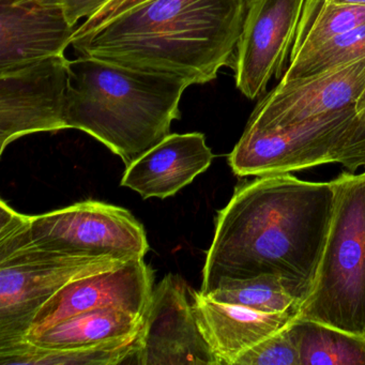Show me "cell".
Returning a JSON list of instances; mask_svg holds the SVG:
<instances>
[{
    "mask_svg": "<svg viewBox=\"0 0 365 365\" xmlns=\"http://www.w3.org/2000/svg\"><path fill=\"white\" fill-rule=\"evenodd\" d=\"M335 189L286 174L239 185L217 212L200 292L260 275H277L303 300L313 289L334 212Z\"/></svg>",
    "mask_w": 365,
    "mask_h": 365,
    "instance_id": "6da1fadb",
    "label": "cell"
},
{
    "mask_svg": "<svg viewBox=\"0 0 365 365\" xmlns=\"http://www.w3.org/2000/svg\"><path fill=\"white\" fill-rule=\"evenodd\" d=\"M247 0H151L87 37L76 54L202 85L234 67Z\"/></svg>",
    "mask_w": 365,
    "mask_h": 365,
    "instance_id": "7a4b0ae2",
    "label": "cell"
},
{
    "mask_svg": "<svg viewBox=\"0 0 365 365\" xmlns=\"http://www.w3.org/2000/svg\"><path fill=\"white\" fill-rule=\"evenodd\" d=\"M67 129L86 132L125 168L170 134L187 81L80 56L70 61Z\"/></svg>",
    "mask_w": 365,
    "mask_h": 365,
    "instance_id": "3957f363",
    "label": "cell"
},
{
    "mask_svg": "<svg viewBox=\"0 0 365 365\" xmlns=\"http://www.w3.org/2000/svg\"><path fill=\"white\" fill-rule=\"evenodd\" d=\"M29 217L0 200V347L23 341L42 305L68 284L130 262L38 249L24 235Z\"/></svg>",
    "mask_w": 365,
    "mask_h": 365,
    "instance_id": "277c9868",
    "label": "cell"
},
{
    "mask_svg": "<svg viewBox=\"0 0 365 365\" xmlns=\"http://www.w3.org/2000/svg\"><path fill=\"white\" fill-rule=\"evenodd\" d=\"M332 181V222L299 317L365 336V172Z\"/></svg>",
    "mask_w": 365,
    "mask_h": 365,
    "instance_id": "5b68a950",
    "label": "cell"
},
{
    "mask_svg": "<svg viewBox=\"0 0 365 365\" xmlns=\"http://www.w3.org/2000/svg\"><path fill=\"white\" fill-rule=\"evenodd\" d=\"M24 235L34 247L59 255L131 260L149 251L146 230L129 210L98 200L29 217Z\"/></svg>",
    "mask_w": 365,
    "mask_h": 365,
    "instance_id": "8992f818",
    "label": "cell"
},
{
    "mask_svg": "<svg viewBox=\"0 0 365 365\" xmlns=\"http://www.w3.org/2000/svg\"><path fill=\"white\" fill-rule=\"evenodd\" d=\"M356 118L352 106L277 131L245 130L228 163L239 177L286 174L334 163Z\"/></svg>",
    "mask_w": 365,
    "mask_h": 365,
    "instance_id": "52a82bcc",
    "label": "cell"
},
{
    "mask_svg": "<svg viewBox=\"0 0 365 365\" xmlns=\"http://www.w3.org/2000/svg\"><path fill=\"white\" fill-rule=\"evenodd\" d=\"M69 69L61 54L0 72V155L23 136L67 129Z\"/></svg>",
    "mask_w": 365,
    "mask_h": 365,
    "instance_id": "ba28073f",
    "label": "cell"
},
{
    "mask_svg": "<svg viewBox=\"0 0 365 365\" xmlns=\"http://www.w3.org/2000/svg\"><path fill=\"white\" fill-rule=\"evenodd\" d=\"M305 0H247L234 67L238 91L250 100L266 95L271 78H283Z\"/></svg>",
    "mask_w": 365,
    "mask_h": 365,
    "instance_id": "9c48e42d",
    "label": "cell"
},
{
    "mask_svg": "<svg viewBox=\"0 0 365 365\" xmlns=\"http://www.w3.org/2000/svg\"><path fill=\"white\" fill-rule=\"evenodd\" d=\"M365 88V58L294 80H281L252 113L249 131L285 129L356 106Z\"/></svg>",
    "mask_w": 365,
    "mask_h": 365,
    "instance_id": "30bf717a",
    "label": "cell"
},
{
    "mask_svg": "<svg viewBox=\"0 0 365 365\" xmlns=\"http://www.w3.org/2000/svg\"><path fill=\"white\" fill-rule=\"evenodd\" d=\"M138 365H220L194 314L192 289L168 273L153 288L136 354Z\"/></svg>",
    "mask_w": 365,
    "mask_h": 365,
    "instance_id": "8fae6325",
    "label": "cell"
},
{
    "mask_svg": "<svg viewBox=\"0 0 365 365\" xmlns=\"http://www.w3.org/2000/svg\"><path fill=\"white\" fill-rule=\"evenodd\" d=\"M155 271L144 259L71 282L37 312L26 336L43 332L57 322L101 307H115L145 318L153 288Z\"/></svg>",
    "mask_w": 365,
    "mask_h": 365,
    "instance_id": "7c38bea8",
    "label": "cell"
},
{
    "mask_svg": "<svg viewBox=\"0 0 365 365\" xmlns=\"http://www.w3.org/2000/svg\"><path fill=\"white\" fill-rule=\"evenodd\" d=\"M76 31L56 6L0 0V72L63 54Z\"/></svg>",
    "mask_w": 365,
    "mask_h": 365,
    "instance_id": "4fadbf2b",
    "label": "cell"
},
{
    "mask_svg": "<svg viewBox=\"0 0 365 365\" xmlns=\"http://www.w3.org/2000/svg\"><path fill=\"white\" fill-rule=\"evenodd\" d=\"M213 159L204 134H170L128 166L120 185L144 200L170 197L206 172Z\"/></svg>",
    "mask_w": 365,
    "mask_h": 365,
    "instance_id": "5bb4252c",
    "label": "cell"
},
{
    "mask_svg": "<svg viewBox=\"0 0 365 365\" xmlns=\"http://www.w3.org/2000/svg\"><path fill=\"white\" fill-rule=\"evenodd\" d=\"M194 314L220 365H235L247 350L290 326L299 313H264L213 300L192 290Z\"/></svg>",
    "mask_w": 365,
    "mask_h": 365,
    "instance_id": "9a60e30c",
    "label": "cell"
},
{
    "mask_svg": "<svg viewBox=\"0 0 365 365\" xmlns=\"http://www.w3.org/2000/svg\"><path fill=\"white\" fill-rule=\"evenodd\" d=\"M143 324L144 318L129 312L101 307L72 316L24 339L39 347H83L138 334Z\"/></svg>",
    "mask_w": 365,
    "mask_h": 365,
    "instance_id": "2e32d148",
    "label": "cell"
},
{
    "mask_svg": "<svg viewBox=\"0 0 365 365\" xmlns=\"http://www.w3.org/2000/svg\"><path fill=\"white\" fill-rule=\"evenodd\" d=\"M140 332L123 339L73 348L39 347L23 339L0 347V365L136 364Z\"/></svg>",
    "mask_w": 365,
    "mask_h": 365,
    "instance_id": "e0dca14e",
    "label": "cell"
},
{
    "mask_svg": "<svg viewBox=\"0 0 365 365\" xmlns=\"http://www.w3.org/2000/svg\"><path fill=\"white\" fill-rule=\"evenodd\" d=\"M292 327L300 365H365V336L300 317Z\"/></svg>",
    "mask_w": 365,
    "mask_h": 365,
    "instance_id": "ac0fdd59",
    "label": "cell"
},
{
    "mask_svg": "<svg viewBox=\"0 0 365 365\" xmlns=\"http://www.w3.org/2000/svg\"><path fill=\"white\" fill-rule=\"evenodd\" d=\"M363 24L365 7L339 5L329 0H305L289 61Z\"/></svg>",
    "mask_w": 365,
    "mask_h": 365,
    "instance_id": "d6986e66",
    "label": "cell"
},
{
    "mask_svg": "<svg viewBox=\"0 0 365 365\" xmlns=\"http://www.w3.org/2000/svg\"><path fill=\"white\" fill-rule=\"evenodd\" d=\"M206 296L219 302L242 305L264 313L296 312L300 315L303 304L290 284L271 274L230 282Z\"/></svg>",
    "mask_w": 365,
    "mask_h": 365,
    "instance_id": "ffe728a7",
    "label": "cell"
},
{
    "mask_svg": "<svg viewBox=\"0 0 365 365\" xmlns=\"http://www.w3.org/2000/svg\"><path fill=\"white\" fill-rule=\"evenodd\" d=\"M361 58H365V24L337 36L303 56L289 61L282 80L305 78Z\"/></svg>",
    "mask_w": 365,
    "mask_h": 365,
    "instance_id": "44dd1931",
    "label": "cell"
},
{
    "mask_svg": "<svg viewBox=\"0 0 365 365\" xmlns=\"http://www.w3.org/2000/svg\"><path fill=\"white\" fill-rule=\"evenodd\" d=\"M292 324L247 350L235 365H300Z\"/></svg>",
    "mask_w": 365,
    "mask_h": 365,
    "instance_id": "7402d4cb",
    "label": "cell"
},
{
    "mask_svg": "<svg viewBox=\"0 0 365 365\" xmlns=\"http://www.w3.org/2000/svg\"><path fill=\"white\" fill-rule=\"evenodd\" d=\"M335 163L341 164L350 172L365 168V117L354 120L337 150Z\"/></svg>",
    "mask_w": 365,
    "mask_h": 365,
    "instance_id": "603a6c76",
    "label": "cell"
},
{
    "mask_svg": "<svg viewBox=\"0 0 365 365\" xmlns=\"http://www.w3.org/2000/svg\"><path fill=\"white\" fill-rule=\"evenodd\" d=\"M148 1H151V0H110V3L106 7L102 8L93 18L85 21L80 27L76 29L72 40L81 39V38L91 35L98 29L103 27L104 25L110 23V21L115 20L118 16H123Z\"/></svg>",
    "mask_w": 365,
    "mask_h": 365,
    "instance_id": "cb8c5ba5",
    "label": "cell"
},
{
    "mask_svg": "<svg viewBox=\"0 0 365 365\" xmlns=\"http://www.w3.org/2000/svg\"><path fill=\"white\" fill-rule=\"evenodd\" d=\"M46 5L56 6L65 11L70 24L76 26L81 19L93 18L110 0H40Z\"/></svg>",
    "mask_w": 365,
    "mask_h": 365,
    "instance_id": "d4e9b609",
    "label": "cell"
},
{
    "mask_svg": "<svg viewBox=\"0 0 365 365\" xmlns=\"http://www.w3.org/2000/svg\"><path fill=\"white\" fill-rule=\"evenodd\" d=\"M356 119L365 117V88L361 93L360 98L356 103Z\"/></svg>",
    "mask_w": 365,
    "mask_h": 365,
    "instance_id": "484cf974",
    "label": "cell"
},
{
    "mask_svg": "<svg viewBox=\"0 0 365 365\" xmlns=\"http://www.w3.org/2000/svg\"><path fill=\"white\" fill-rule=\"evenodd\" d=\"M339 5L359 6V7H365V0H329Z\"/></svg>",
    "mask_w": 365,
    "mask_h": 365,
    "instance_id": "4316f807",
    "label": "cell"
}]
</instances>
